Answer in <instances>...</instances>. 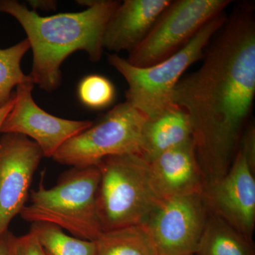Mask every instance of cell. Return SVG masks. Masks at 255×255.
<instances>
[{
	"mask_svg": "<svg viewBox=\"0 0 255 255\" xmlns=\"http://www.w3.org/2000/svg\"><path fill=\"white\" fill-rule=\"evenodd\" d=\"M28 4L32 11H36L38 9L42 11H55L58 2L55 0H30Z\"/></svg>",
	"mask_w": 255,
	"mask_h": 255,
	"instance_id": "obj_23",
	"label": "cell"
},
{
	"mask_svg": "<svg viewBox=\"0 0 255 255\" xmlns=\"http://www.w3.org/2000/svg\"><path fill=\"white\" fill-rule=\"evenodd\" d=\"M30 233L46 255H96L95 241L70 236L59 226L48 223H31Z\"/></svg>",
	"mask_w": 255,
	"mask_h": 255,
	"instance_id": "obj_17",
	"label": "cell"
},
{
	"mask_svg": "<svg viewBox=\"0 0 255 255\" xmlns=\"http://www.w3.org/2000/svg\"><path fill=\"white\" fill-rule=\"evenodd\" d=\"M226 20L224 13L216 16L182 49L152 66L137 68L118 54H109L108 63L127 82L126 102L148 119L160 113L172 103V94L178 82L191 65L204 58L206 47Z\"/></svg>",
	"mask_w": 255,
	"mask_h": 255,
	"instance_id": "obj_5",
	"label": "cell"
},
{
	"mask_svg": "<svg viewBox=\"0 0 255 255\" xmlns=\"http://www.w3.org/2000/svg\"><path fill=\"white\" fill-rule=\"evenodd\" d=\"M43 157L36 142L25 135L0 137V237L27 204L33 175Z\"/></svg>",
	"mask_w": 255,
	"mask_h": 255,
	"instance_id": "obj_9",
	"label": "cell"
},
{
	"mask_svg": "<svg viewBox=\"0 0 255 255\" xmlns=\"http://www.w3.org/2000/svg\"><path fill=\"white\" fill-rule=\"evenodd\" d=\"M100 179L97 165L71 167L54 187L46 189L41 182L30 191V203L20 216L27 222L50 223L74 237L95 241L103 233L97 202Z\"/></svg>",
	"mask_w": 255,
	"mask_h": 255,
	"instance_id": "obj_3",
	"label": "cell"
},
{
	"mask_svg": "<svg viewBox=\"0 0 255 255\" xmlns=\"http://www.w3.org/2000/svg\"><path fill=\"white\" fill-rule=\"evenodd\" d=\"M170 0H125L110 18L103 37L104 49L116 54L131 51L145 38Z\"/></svg>",
	"mask_w": 255,
	"mask_h": 255,
	"instance_id": "obj_12",
	"label": "cell"
},
{
	"mask_svg": "<svg viewBox=\"0 0 255 255\" xmlns=\"http://www.w3.org/2000/svg\"><path fill=\"white\" fill-rule=\"evenodd\" d=\"M202 65L182 77L172 102L190 118L193 142L206 186L227 173L253 110L255 96V18L236 10L215 35Z\"/></svg>",
	"mask_w": 255,
	"mask_h": 255,
	"instance_id": "obj_1",
	"label": "cell"
},
{
	"mask_svg": "<svg viewBox=\"0 0 255 255\" xmlns=\"http://www.w3.org/2000/svg\"><path fill=\"white\" fill-rule=\"evenodd\" d=\"M230 0L171 1L127 60L137 68L152 66L175 54L211 19L223 14Z\"/></svg>",
	"mask_w": 255,
	"mask_h": 255,
	"instance_id": "obj_7",
	"label": "cell"
},
{
	"mask_svg": "<svg viewBox=\"0 0 255 255\" xmlns=\"http://www.w3.org/2000/svg\"><path fill=\"white\" fill-rule=\"evenodd\" d=\"M33 82L16 87L15 102L6 116L0 133H17L36 142L46 157H53L70 138L90 128L92 121H74L59 118L42 110L32 96Z\"/></svg>",
	"mask_w": 255,
	"mask_h": 255,
	"instance_id": "obj_10",
	"label": "cell"
},
{
	"mask_svg": "<svg viewBox=\"0 0 255 255\" xmlns=\"http://www.w3.org/2000/svg\"><path fill=\"white\" fill-rule=\"evenodd\" d=\"M78 96L83 105L93 110H102L114 102L116 90L112 82L100 75L82 79L78 87Z\"/></svg>",
	"mask_w": 255,
	"mask_h": 255,
	"instance_id": "obj_19",
	"label": "cell"
},
{
	"mask_svg": "<svg viewBox=\"0 0 255 255\" xmlns=\"http://www.w3.org/2000/svg\"><path fill=\"white\" fill-rule=\"evenodd\" d=\"M31 48L27 38L6 48H0V109L14 95L13 89L23 82L33 81L21 68V60Z\"/></svg>",
	"mask_w": 255,
	"mask_h": 255,
	"instance_id": "obj_18",
	"label": "cell"
},
{
	"mask_svg": "<svg viewBox=\"0 0 255 255\" xmlns=\"http://www.w3.org/2000/svg\"><path fill=\"white\" fill-rule=\"evenodd\" d=\"M97 202L103 232L145 224L162 198L152 182L149 164L137 155L105 157Z\"/></svg>",
	"mask_w": 255,
	"mask_h": 255,
	"instance_id": "obj_4",
	"label": "cell"
},
{
	"mask_svg": "<svg viewBox=\"0 0 255 255\" xmlns=\"http://www.w3.org/2000/svg\"><path fill=\"white\" fill-rule=\"evenodd\" d=\"M16 239V236L9 231L0 237V255H15Z\"/></svg>",
	"mask_w": 255,
	"mask_h": 255,
	"instance_id": "obj_22",
	"label": "cell"
},
{
	"mask_svg": "<svg viewBox=\"0 0 255 255\" xmlns=\"http://www.w3.org/2000/svg\"><path fill=\"white\" fill-rule=\"evenodd\" d=\"M147 121L145 114L128 102L119 104L98 122L65 142L52 158L70 167H88L109 156H140Z\"/></svg>",
	"mask_w": 255,
	"mask_h": 255,
	"instance_id": "obj_6",
	"label": "cell"
},
{
	"mask_svg": "<svg viewBox=\"0 0 255 255\" xmlns=\"http://www.w3.org/2000/svg\"><path fill=\"white\" fill-rule=\"evenodd\" d=\"M197 255L196 254H191V255Z\"/></svg>",
	"mask_w": 255,
	"mask_h": 255,
	"instance_id": "obj_25",
	"label": "cell"
},
{
	"mask_svg": "<svg viewBox=\"0 0 255 255\" xmlns=\"http://www.w3.org/2000/svg\"><path fill=\"white\" fill-rule=\"evenodd\" d=\"M255 171L238 148L227 173L204 190L210 212L253 241L255 226Z\"/></svg>",
	"mask_w": 255,
	"mask_h": 255,
	"instance_id": "obj_11",
	"label": "cell"
},
{
	"mask_svg": "<svg viewBox=\"0 0 255 255\" xmlns=\"http://www.w3.org/2000/svg\"><path fill=\"white\" fill-rule=\"evenodd\" d=\"M246 155L252 169L255 167V128L254 124L250 123L247 125L242 135L239 147Z\"/></svg>",
	"mask_w": 255,
	"mask_h": 255,
	"instance_id": "obj_21",
	"label": "cell"
},
{
	"mask_svg": "<svg viewBox=\"0 0 255 255\" xmlns=\"http://www.w3.org/2000/svg\"><path fill=\"white\" fill-rule=\"evenodd\" d=\"M15 255H46L36 238L28 232L16 237L14 247Z\"/></svg>",
	"mask_w": 255,
	"mask_h": 255,
	"instance_id": "obj_20",
	"label": "cell"
},
{
	"mask_svg": "<svg viewBox=\"0 0 255 255\" xmlns=\"http://www.w3.org/2000/svg\"><path fill=\"white\" fill-rule=\"evenodd\" d=\"M191 140L193 130L190 118L182 107L172 102L155 117L147 118L140 156L149 162L166 151Z\"/></svg>",
	"mask_w": 255,
	"mask_h": 255,
	"instance_id": "obj_14",
	"label": "cell"
},
{
	"mask_svg": "<svg viewBox=\"0 0 255 255\" xmlns=\"http://www.w3.org/2000/svg\"><path fill=\"white\" fill-rule=\"evenodd\" d=\"M95 243L96 255H157L144 224L106 231Z\"/></svg>",
	"mask_w": 255,
	"mask_h": 255,
	"instance_id": "obj_16",
	"label": "cell"
},
{
	"mask_svg": "<svg viewBox=\"0 0 255 255\" xmlns=\"http://www.w3.org/2000/svg\"><path fill=\"white\" fill-rule=\"evenodd\" d=\"M196 254L255 255V251L253 241L245 237L219 216L210 212Z\"/></svg>",
	"mask_w": 255,
	"mask_h": 255,
	"instance_id": "obj_15",
	"label": "cell"
},
{
	"mask_svg": "<svg viewBox=\"0 0 255 255\" xmlns=\"http://www.w3.org/2000/svg\"><path fill=\"white\" fill-rule=\"evenodd\" d=\"M87 9L80 12L41 16L26 4L0 0V12L17 20L27 35L33 51L30 77L41 90L52 92L62 82L60 67L78 50H83L92 62L103 54V37L107 23L122 1L117 0L78 1Z\"/></svg>",
	"mask_w": 255,
	"mask_h": 255,
	"instance_id": "obj_2",
	"label": "cell"
},
{
	"mask_svg": "<svg viewBox=\"0 0 255 255\" xmlns=\"http://www.w3.org/2000/svg\"><path fill=\"white\" fill-rule=\"evenodd\" d=\"M15 102V96L14 94L13 95V97H11V100L7 102L6 105H4V107H1L0 109V128H1V125H2L3 122L5 118H6L7 114H9L10 110L12 108L13 105H14Z\"/></svg>",
	"mask_w": 255,
	"mask_h": 255,
	"instance_id": "obj_24",
	"label": "cell"
},
{
	"mask_svg": "<svg viewBox=\"0 0 255 255\" xmlns=\"http://www.w3.org/2000/svg\"><path fill=\"white\" fill-rule=\"evenodd\" d=\"M209 213L204 191L162 199L144 224L157 255L196 254Z\"/></svg>",
	"mask_w": 255,
	"mask_h": 255,
	"instance_id": "obj_8",
	"label": "cell"
},
{
	"mask_svg": "<svg viewBox=\"0 0 255 255\" xmlns=\"http://www.w3.org/2000/svg\"><path fill=\"white\" fill-rule=\"evenodd\" d=\"M148 164L152 182L162 199L204 190L205 179L193 140L166 151Z\"/></svg>",
	"mask_w": 255,
	"mask_h": 255,
	"instance_id": "obj_13",
	"label": "cell"
}]
</instances>
